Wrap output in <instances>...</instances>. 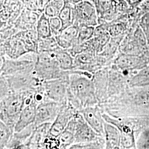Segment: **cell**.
Wrapping results in <instances>:
<instances>
[{"label": "cell", "mask_w": 149, "mask_h": 149, "mask_svg": "<svg viewBox=\"0 0 149 149\" xmlns=\"http://www.w3.org/2000/svg\"><path fill=\"white\" fill-rule=\"evenodd\" d=\"M61 48L56 38L54 36L39 39L37 54L42 52H54Z\"/></svg>", "instance_id": "cell-30"}, {"label": "cell", "mask_w": 149, "mask_h": 149, "mask_svg": "<svg viewBox=\"0 0 149 149\" xmlns=\"http://www.w3.org/2000/svg\"><path fill=\"white\" fill-rule=\"evenodd\" d=\"M36 89L13 92L1 99V121L15 130V125L21 113L23 108L33 100Z\"/></svg>", "instance_id": "cell-3"}, {"label": "cell", "mask_w": 149, "mask_h": 149, "mask_svg": "<svg viewBox=\"0 0 149 149\" xmlns=\"http://www.w3.org/2000/svg\"><path fill=\"white\" fill-rule=\"evenodd\" d=\"M74 118L75 121L74 144L93 141L102 136L97 133L91 128L80 112L77 114Z\"/></svg>", "instance_id": "cell-15"}, {"label": "cell", "mask_w": 149, "mask_h": 149, "mask_svg": "<svg viewBox=\"0 0 149 149\" xmlns=\"http://www.w3.org/2000/svg\"><path fill=\"white\" fill-rule=\"evenodd\" d=\"M112 64L122 71L135 73L149 65V47L140 55L119 53Z\"/></svg>", "instance_id": "cell-9"}, {"label": "cell", "mask_w": 149, "mask_h": 149, "mask_svg": "<svg viewBox=\"0 0 149 149\" xmlns=\"http://www.w3.org/2000/svg\"><path fill=\"white\" fill-rule=\"evenodd\" d=\"M94 2L99 17V24L119 19L127 8L125 0H94Z\"/></svg>", "instance_id": "cell-6"}, {"label": "cell", "mask_w": 149, "mask_h": 149, "mask_svg": "<svg viewBox=\"0 0 149 149\" xmlns=\"http://www.w3.org/2000/svg\"><path fill=\"white\" fill-rule=\"evenodd\" d=\"M25 8L15 23L14 27L19 31H26L36 27L38 20L42 13Z\"/></svg>", "instance_id": "cell-19"}, {"label": "cell", "mask_w": 149, "mask_h": 149, "mask_svg": "<svg viewBox=\"0 0 149 149\" xmlns=\"http://www.w3.org/2000/svg\"><path fill=\"white\" fill-rule=\"evenodd\" d=\"M37 54L29 53L16 59L1 56L0 76L33 72L37 59Z\"/></svg>", "instance_id": "cell-5"}, {"label": "cell", "mask_w": 149, "mask_h": 149, "mask_svg": "<svg viewBox=\"0 0 149 149\" xmlns=\"http://www.w3.org/2000/svg\"><path fill=\"white\" fill-rule=\"evenodd\" d=\"M54 54L62 70L70 71L73 70L74 58L67 50L61 48L54 52Z\"/></svg>", "instance_id": "cell-27"}, {"label": "cell", "mask_w": 149, "mask_h": 149, "mask_svg": "<svg viewBox=\"0 0 149 149\" xmlns=\"http://www.w3.org/2000/svg\"><path fill=\"white\" fill-rule=\"evenodd\" d=\"M104 137L106 149H121V134L119 130L114 125L106 121L104 124Z\"/></svg>", "instance_id": "cell-21"}, {"label": "cell", "mask_w": 149, "mask_h": 149, "mask_svg": "<svg viewBox=\"0 0 149 149\" xmlns=\"http://www.w3.org/2000/svg\"><path fill=\"white\" fill-rule=\"evenodd\" d=\"M106 23L107 31L111 37L125 35L131 27V25L129 22L123 21L121 18Z\"/></svg>", "instance_id": "cell-26"}, {"label": "cell", "mask_w": 149, "mask_h": 149, "mask_svg": "<svg viewBox=\"0 0 149 149\" xmlns=\"http://www.w3.org/2000/svg\"><path fill=\"white\" fill-rule=\"evenodd\" d=\"M133 74L132 72L119 69L114 64L109 65L107 100L125 90L129 86V79Z\"/></svg>", "instance_id": "cell-10"}, {"label": "cell", "mask_w": 149, "mask_h": 149, "mask_svg": "<svg viewBox=\"0 0 149 149\" xmlns=\"http://www.w3.org/2000/svg\"><path fill=\"white\" fill-rule=\"evenodd\" d=\"M69 74L68 102L79 112L87 107L98 105L93 74L78 70H70Z\"/></svg>", "instance_id": "cell-2"}, {"label": "cell", "mask_w": 149, "mask_h": 149, "mask_svg": "<svg viewBox=\"0 0 149 149\" xmlns=\"http://www.w3.org/2000/svg\"><path fill=\"white\" fill-rule=\"evenodd\" d=\"M36 31L39 39L53 36L50 24V18L46 16L43 12L38 20L36 24Z\"/></svg>", "instance_id": "cell-29"}, {"label": "cell", "mask_w": 149, "mask_h": 149, "mask_svg": "<svg viewBox=\"0 0 149 149\" xmlns=\"http://www.w3.org/2000/svg\"><path fill=\"white\" fill-rule=\"evenodd\" d=\"M14 133L15 130L13 129L0 120V149H6Z\"/></svg>", "instance_id": "cell-33"}, {"label": "cell", "mask_w": 149, "mask_h": 149, "mask_svg": "<svg viewBox=\"0 0 149 149\" xmlns=\"http://www.w3.org/2000/svg\"><path fill=\"white\" fill-rule=\"evenodd\" d=\"M36 127L33 123L19 132H15L6 149H25L27 141Z\"/></svg>", "instance_id": "cell-22"}, {"label": "cell", "mask_w": 149, "mask_h": 149, "mask_svg": "<svg viewBox=\"0 0 149 149\" xmlns=\"http://www.w3.org/2000/svg\"><path fill=\"white\" fill-rule=\"evenodd\" d=\"M38 105V103L34 97L32 101L23 108L15 125V132H19L34 123Z\"/></svg>", "instance_id": "cell-18"}, {"label": "cell", "mask_w": 149, "mask_h": 149, "mask_svg": "<svg viewBox=\"0 0 149 149\" xmlns=\"http://www.w3.org/2000/svg\"><path fill=\"white\" fill-rule=\"evenodd\" d=\"M74 24L79 27H96L99 24V17L94 0H82L74 5Z\"/></svg>", "instance_id": "cell-8"}, {"label": "cell", "mask_w": 149, "mask_h": 149, "mask_svg": "<svg viewBox=\"0 0 149 149\" xmlns=\"http://www.w3.org/2000/svg\"><path fill=\"white\" fill-rule=\"evenodd\" d=\"M74 118L70 120L64 131L57 138L58 149H69L71 145L74 144L75 132Z\"/></svg>", "instance_id": "cell-24"}, {"label": "cell", "mask_w": 149, "mask_h": 149, "mask_svg": "<svg viewBox=\"0 0 149 149\" xmlns=\"http://www.w3.org/2000/svg\"><path fill=\"white\" fill-rule=\"evenodd\" d=\"M70 149H106V141L103 136H101L97 139L84 143L73 144Z\"/></svg>", "instance_id": "cell-32"}, {"label": "cell", "mask_w": 149, "mask_h": 149, "mask_svg": "<svg viewBox=\"0 0 149 149\" xmlns=\"http://www.w3.org/2000/svg\"><path fill=\"white\" fill-rule=\"evenodd\" d=\"M66 1H69L70 2H71V3H72L75 5V4H76L77 3L79 2L82 1V0H66Z\"/></svg>", "instance_id": "cell-38"}, {"label": "cell", "mask_w": 149, "mask_h": 149, "mask_svg": "<svg viewBox=\"0 0 149 149\" xmlns=\"http://www.w3.org/2000/svg\"><path fill=\"white\" fill-rule=\"evenodd\" d=\"M125 35L111 37L110 40L104 48L102 52L98 54V55L103 57L109 63L112 64L114 59L116 58L118 54L119 53L120 45Z\"/></svg>", "instance_id": "cell-23"}, {"label": "cell", "mask_w": 149, "mask_h": 149, "mask_svg": "<svg viewBox=\"0 0 149 149\" xmlns=\"http://www.w3.org/2000/svg\"><path fill=\"white\" fill-rule=\"evenodd\" d=\"M65 3V0H50L45 7L43 13L52 18L58 17Z\"/></svg>", "instance_id": "cell-31"}, {"label": "cell", "mask_w": 149, "mask_h": 149, "mask_svg": "<svg viewBox=\"0 0 149 149\" xmlns=\"http://www.w3.org/2000/svg\"><path fill=\"white\" fill-rule=\"evenodd\" d=\"M129 84L132 87L149 86V64L134 74L130 77Z\"/></svg>", "instance_id": "cell-28"}, {"label": "cell", "mask_w": 149, "mask_h": 149, "mask_svg": "<svg viewBox=\"0 0 149 149\" xmlns=\"http://www.w3.org/2000/svg\"><path fill=\"white\" fill-rule=\"evenodd\" d=\"M58 17L62 23L61 31L73 25L74 22V4L65 0L64 6Z\"/></svg>", "instance_id": "cell-25"}, {"label": "cell", "mask_w": 149, "mask_h": 149, "mask_svg": "<svg viewBox=\"0 0 149 149\" xmlns=\"http://www.w3.org/2000/svg\"><path fill=\"white\" fill-rule=\"evenodd\" d=\"M64 102L43 101L39 103L37 108L36 127L44 123H53L57 117Z\"/></svg>", "instance_id": "cell-14"}, {"label": "cell", "mask_w": 149, "mask_h": 149, "mask_svg": "<svg viewBox=\"0 0 149 149\" xmlns=\"http://www.w3.org/2000/svg\"><path fill=\"white\" fill-rule=\"evenodd\" d=\"M33 73L39 80L45 81L63 77L69 71L60 68L54 52H42L38 53Z\"/></svg>", "instance_id": "cell-4"}, {"label": "cell", "mask_w": 149, "mask_h": 149, "mask_svg": "<svg viewBox=\"0 0 149 149\" xmlns=\"http://www.w3.org/2000/svg\"><path fill=\"white\" fill-rule=\"evenodd\" d=\"M95 29V27L93 26H80L76 42L75 44H81L90 40L93 37Z\"/></svg>", "instance_id": "cell-34"}, {"label": "cell", "mask_w": 149, "mask_h": 149, "mask_svg": "<svg viewBox=\"0 0 149 149\" xmlns=\"http://www.w3.org/2000/svg\"><path fill=\"white\" fill-rule=\"evenodd\" d=\"M129 3V5H133L138 2H141L143 0H127Z\"/></svg>", "instance_id": "cell-37"}, {"label": "cell", "mask_w": 149, "mask_h": 149, "mask_svg": "<svg viewBox=\"0 0 149 149\" xmlns=\"http://www.w3.org/2000/svg\"><path fill=\"white\" fill-rule=\"evenodd\" d=\"M139 24L143 28L145 33L149 47V16L146 15H144L141 18Z\"/></svg>", "instance_id": "cell-36"}, {"label": "cell", "mask_w": 149, "mask_h": 149, "mask_svg": "<svg viewBox=\"0 0 149 149\" xmlns=\"http://www.w3.org/2000/svg\"><path fill=\"white\" fill-rule=\"evenodd\" d=\"M30 53L19 31L15 35L1 42V56L10 59H18Z\"/></svg>", "instance_id": "cell-12"}, {"label": "cell", "mask_w": 149, "mask_h": 149, "mask_svg": "<svg viewBox=\"0 0 149 149\" xmlns=\"http://www.w3.org/2000/svg\"><path fill=\"white\" fill-rule=\"evenodd\" d=\"M79 112L97 133L104 136V124L105 120L98 104L87 107L82 109Z\"/></svg>", "instance_id": "cell-16"}, {"label": "cell", "mask_w": 149, "mask_h": 149, "mask_svg": "<svg viewBox=\"0 0 149 149\" xmlns=\"http://www.w3.org/2000/svg\"><path fill=\"white\" fill-rule=\"evenodd\" d=\"M2 76L4 77L11 93L36 89L43 82L33 72Z\"/></svg>", "instance_id": "cell-11"}, {"label": "cell", "mask_w": 149, "mask_h": 149, "mask_svg": "<svg viewBox=\"0 0 149 149\" xmlns=\"http://www.w3.org/2000/svg\"><path fill=\"white\" fill-rule=\"evenodd\" d=\"M79 111L69 103L67 100L64 102L59 113L52 124L50 134L54 138H57L67 127L70 120Z\"/></svg>", "instance_id": "cell-13"}, {"label": "cell", "mask_w": 149, "mask_h": 149, "mask_svg": "<svg viewBox=\"0 0 149 149\" xmlns=\"http://www.w3.org/2000/svg\"><path fill=\"white\" fill-rule=\"evenodd\" d=\"M98 105L102 113L116 118L149 116V86H129Z\"/></svg>", "instance_id": "cell-1"}, {"label": "cell", "mask_w": 149, "mask_h": 149, "mask_svg": "<svg viewBox=\"0 0 149 149\" xmlns=\"http://www.w3.org/2000/svg\"><path fill=\"white\" fill-rule=\"evenodd\" d=\"M69 73L63 77L43 81L44 101L62 103L66 100L69 85Z\"/></svg>", "instance_id": "cell-7"}, {"label": "cell", "mask_w": 149, "mask_h": 149, "mask_svg": "<svg viewBox=\"0 0 149 149\" xmlns=\"http://www.w3.org/2000/svg\"><path fill=\"white\" fill-rule=\"evenodd\" d=\"M94 83L96 97L98 104L103 103L108 98L109 85V66L98 70L93 74Z\"/></svg>", "instance_id": "cell-17"}, {"label": "cell", "mask_w": 149, "mask_h": 149, "mask_svg": "<svg viewBox=\"0 0 149 149\" xmlns=\"http://www.w3.org/2000/svg\"><path fill=\"white\" fill-rule=\"evenodd\" d=\"M50 24L53 36H57L61 32L62 28V23L59 17L50 18Z\"/></svg>", "instance_id": "cell-35"}, {"label": "cell", "mask_w": 149, "mask_h": 149, "mask_svg": "<svg viewBox=\"0 0 149 149\" xmlns=\"http://www.w3.org/2000/svg\"><path fill=\"white\" fill-rule=\"evenodd\" d=\"M79 29L78 26L73 24L62 30L57 36L55 37L59 46L65 50L71 48L76 42Z\"/></svg>", "instance_id": "cell-20"}]
</instances>
